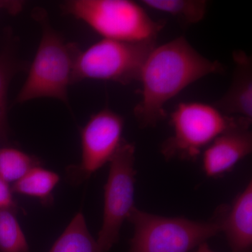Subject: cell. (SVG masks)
<instances>
[{
	"label": "cell",
	"mask_w": 252,
	"mask_h": 252,
	"mask_svg": "<svg viewBox=\"0 0 252 252\" xmlns=\"http://www.w3.org/2000/svg\"><path fill=\"white\" fill-rule=\"evenodd\" d=\"M217 61L199 54L184 36L156 46L141 69L140 102L134 114L142 127H154L166 117L164 106L189 85L223 72Z\"/></svg>",
	"instance_id": "cell-1"
},
{
	"label": "cell",
	"mask_w": 252,
	"mask_h": 252,
	"mask_svg": "<svg viewBox=\"0 0 252 252\" xmlns=\"http://www.w3.org/2000/svg\"><path fill=\"white\" fill-rule=\"evenodd\" d=\"M42 34L27 79L16 97V103L32 99L54 98L68 103V87L72 84L73 69L79 49L67 43L50 26L45 14L36 13Z\"/></svg>",
	"instance_id": "cell-2"
},
{
	"label": "cell",
	"mask_w": 252,
	"mask_h": 252,
	"mask_svg": "<svg viewBox=\"0 0 252 252\" xmlns=\"http://www.w3.org/2000/svg\"><path fill=\"white\" fill-rule=\"evenodd\" d=\"M63 8L103 39L112 40L157 41L165 25V21H154L140 3L130 0H72Z\"/></svg>",
	"instance_id": "cell-3"
},
{
	"label": "cell",
	"mask_w": 252,
	"mask_h": 252,
	"mask_svg": "<svg viewBox=\"0 0 252 252\" xmlns=\"http://www.w3.org/2000/svg\"><path fill=\"white\" fill-rule=\"evenodd\" d=\"M134 235L127 252H189L220 232L217 220L158 216L134 207L127 217Z\"/></svg>",
	"instance_id": "cell-4"
},
{
	"label": "cell",
	"mask_w": 252,
	"mask_h": 252,
	"mask_svg": "<svg viewBox=\"0 0 252 252\" xmlns=\"http://www.w3.org/2000/svg\"><path fill=\"white\" fill-rule=\"evenodd\" d=\"M244 119L225 116L214 104L181 102L170 115L173 135L162 144L161 154L167 160H195L219 135Z\"/></svg>",
	"instance_id": "cell-5"
},
{
	"label": "cell",
	"mask_w": 252,
	"mask_h": 252,
	"mask_svg": "<svg viewBox=\"0 0 252 252\" xmlns=\"http://www.w3.org/2000/svg\"><path fill=\"white\" fill-rule=\"evenodd\" d=\"M157 41L142 42L102 39L84 51L79 49L74 61L72 84L95 79L127 85L138 81L146 59Z\"/></svg>",
	"instance_id": "cell-6"
},
{
	"label": "cell",
	"mask_w": 252,
	"mask_h": 252,
	"mask_svg": "<svg viewBox=\"0 0 252 252\" xmlns=\"http://www.w3.org/2000/svg\"><path fill=\"white\" fill-rule=\"evenodd\" d=\"M135 145L124 139L109 162L103 220L96 240L100 252H108L117 243L123 223L135 207Z\"/></svg>",
	"instance_id": "cell-7"
},
{
	"label": "cell",
	"mask_w": 252,
	"mask_h": 252,
	"mask_svg": "<svg viewBox=\"0 0 252 252\" xmlns=\"http://www.w3.org/2000/svg\"><path fill=\"white\" fill-rule=\"evenodd\" d=\"M124 118L111 109L91 116L81 132L80 163L68 171L73 182L81 183L110 162L124 140Z\"/></svg>",
	"instance_id": "cell-8"
},
{
	"label": "cell",
	"mask_w": 252,
	"mask_h": 252,
	"mask_svg": "<svg viewBox=\"0 0 252 252\" xmlns=\"http://www.w3.org/2000/svg\"><path fill=\"white\" fill-rule=\"evenodd\" d=\"M251 124L250 121H240L219 135L204 150L203 167L207 177H219L230 171L252 153Z\"/></svg>",
	"instance_id": "cell-9"
},
{
	"label": "cell",
	"mask_w": 252,
	"mask_h": 252,
	"mask_svg": "<svg viewBox=\"0 0 252 252\" xmlns=\"http://www.w3.org/2000/svg\"><path fill=\"white\" fill-rule=\"evenodd\" d=\"M235 64L233 81L226 94L214 105L228 117L252 122V61L244 51L233 54Z\"/></svg>",
	"instance_id": "cell-10"
},
{
	"label": "cell",
	"mask_w": 252,
	"mask_h": 252,
	"mask_svg": "<svg viewBox=\"0 0 252 252\" xmlns=\"http://www.w3.org/2000/svg\"><path fill=\"white\" fill-rule=\"evenodd\" d=\"M217 218L232 252H251L252 248V184L237 196L231 207Z\"/></svg>",
	"instance_id": "cell-11"
},
{
	"label": "cell",
	"mask_w": 252,
	"mask_h": 252,
	"mask_svg": "<svg viewBox=\"0 0 252 252\" xmlns=\"http://www.w3.org/2000/svg\"><path fill=\"white\" fill-rule=\"evenodd\" d=\"M49 252H100L82 212L74 217Z\"/></svg>",
	"instance_id": "cell-12"
},
{
	"label": "cell",
	"mask_w": 252,
	"mask_h": 252,
	"mask_svg": "<svg viewBox=\"0 0 252 252\" xmlns=\"http://www.w3.org/2000/svg\"><path fill=\"white\" fill-rule=\"evenodd\" d=\"M59 181L57 173L38 165L15 182L12 191L48 203L51 201V194Z\"/></svg>",
	"instance_id": "cell-13"
},
{
	"label": "cell",
	"mask_w": 252,
	"mask_h": 252,
	"mask_svg": "<svg viewBox=\"0 0 252 252\" xmlns=\"http://www.w3.org/2000/svg\"><path fill=\"white\" fill-rule=\"evenodd\" d=\"M146 7L165 13L177 18L183 24H195L201 21L207 11L204 0H142Z\"/></svg>",
	"instance_id": "cell-14"
},
{
	"label": "cell",
	"mask_w": 252,
	"mask_h": 252,
	"mask_svg": "<svg viewBox=\"0 0 252 252\" xmlns=\"http://www.w3.org/2000/svg\"><path fill=\"white\" fill-rule=\"evenodd\" d=\"M39 164L35 157L19 149L7 147L0 149V177L7 183L21 180Z\"/></svg>",
	"instance_id": "cell-15"
},
{
	"label": "cell",
	"mask_w": 252,
	"mask_h": 252,
	"mask_svg": "<svg viewBox=\"0 0 252 252\" xmlns=\"http://www.w3.org/2000/svg\"><path fill=\"white\" fill-rule=\"evenodd\" d=\"M0 252H30L27 240L12 209H0Z\"/></svg>",
	"instance_id": "cell-16"
},
{
	"label": "cell",
	"mask_w": 252,
	"mask_h": 252,
	"mask_svg": "<svg viewBox=\"0 0 252 252\" xmlns=\"http://www.w3.org/2000/svg\"><path fill=\"white\" fill-rule=\"evenodd\" d=\"M22 64L14 59L9 51L0 54V140L7 142L9 126L7 119V91L14 74L21 70Z\"/></svg>",
	"instance_id": "cell-17"
},
{
	"label": "cell",
	"mask_w": 252,
	"mask_h": 252,
	"mask_svg": "<svg viewBox=\"0 0 252 252\" xmlns=\"http://www.w3.org/2000/svg\"><path fill=\"white\" fill-rule=\"evenodd\" d=\"M15 207L12 190L9 183L0 177V209H12Z\"/></svg>",
	"instance_id": "cell-18"
},
{
	"label": "cell",
	"mask_w": 252,
	"mask_h": 252,
	"mask_svg": "<svg viewBox=\"0 0 252 252\" xmlns=\"http://www.w3.org/2000/svg\"><path fill=\"white\" fill-rule=\"evenodd\" d=\"M194 252H215L212 251L210 247L208 246L207 243H205L200 245V246L198 247L196 251Z\"/></svg>",
	"instance_id": "cell-19"
}]
</instances>
